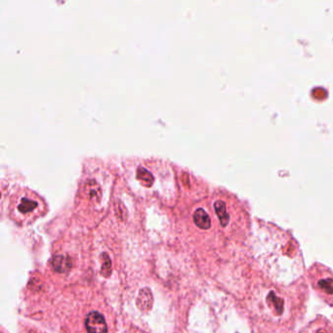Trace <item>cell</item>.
<instances>
[{"label": "cell", "mask_w": 333, "mask_h": 333, "mask_svg": "<svg viewBox=\"0 0 333 333\" xmlns=\"http://www.w3.org/2000/svg\"><path fill=\"white\" fill-rule=\"evenodd\" d=\"M85 327L88 333H107L108 327L103 315L98 312H91L85 320Z\"/></svg>", "instance_id": "1"}, {"label": "cell", "mask_w": 333, "mask_h": 333, "mask_svg": "<svg viewBox=\"0 0 333 333\" xmlns=\"http://www.w3.org/2000/svg\"><path fill=\"white\" fill-rule=\"evenodd\" d=\"M52 267L58 273H67L72 267V261L69 256L58 255L52 259Z\"/></svg>", "instance_id": "2"}, {"label": "cell", "mask_w": 333, "mask_h": 333, "mask_svg": "<svg viewBox=\"0 0 333 333\" xmlns=\"http://www.w3.org/2000/svg\"><path fill=\"white\" fill-rule=\"evenodd\" d=\"M193 222L199 229L202 230H208L211 227L210 217L207 212L202 208L196 209L193 213Z\"/></svg>", "instance_id": "3"}, {"label": "cell", "mask_w": 333, "mask_h": 333, "mask_svg": "<svg viewBox=\"0 0 333 333\" xmlns=\"http://www.w3.org/2000/svg\"><path fill=\"white\" fill-rule=\"evenodd\" d=\"M153 295L149 288H144L140 291L138 299H137V306L142 311H148L152 308L153 305Z\"/></svg>", "instance_id": "4"}, {"label": "cell", "mask_w": 333, "mask_h": 333, "mask_svg": "<svg viewBox=\"0 0 333 333\" xmlns=\"http://www.w3.org/2000/svg\"><path fill=\"white\" fill-rule=\"evenodd\" d=\"M267 303L268 306L270 308H273V310L275 311V313L279 316H282L284 314L285 311V301L284 299L278 297L274 291H271L268 295H267Z\"/></svg>", "instance_id": "5"}, {"label": "cell", "mask_w": 333, "mask_h": 333, "mask_svg": "<svg viewBox=\"0 0 333 333\" xmlns=\"http://www.w3.org/2000/svg\"><path fill=\"white\" fill-rule=\"evenodd\" d=\"M215 212L220 220L222 227H227L230 222V215L227 211V205L223 200H217L214 203Z\"/></svg>", "instance_id": "6"}, {"label": "cell", "mask_w": 333, "mask_h": 333, "mask_svg": "<svg viewBox=\"0 0 333 333\" xmlns=\"http://www.w3.org/2000/svg\"><path fill=\"white\" fill-rule=\"evenodd\" d=\"M38 204L36 201L30 199V198H27V197H24L21 199L17 209L18 211L23 214V215H27V214H30L31 212H33L36 208H37Z\"/></svg>", "instance_id": "7"}, {"label": "cell", "mask_w": 333, "mask_h": 333, "mask_svg": "<svg viewBox=\"0 0 333 333\" xmlns=\"http://www.w3.org/2000/svg\"><path fill=\"white\" fill-rule=\"evenodd\" d=\"M137 177L138 179H140L146 186H152L154 183V177L153 175L144 167H140L138 169V173H137Z\"/></svg>", "instance_id": "8"}, {"label": "cell", "mask_w": 333, "mask_h": 333, "mask_svg": "<svg viewBox=\"0 0 333 333\" xmlns=\"http://www.w3.org/2000/svg\"><path fill=\"white\" fill-rule=\"evenodd\" d=\"M318 287L325 293L329 295H333V279L328 278L323 279L318 282Z\"/></svg>", "instance_id": "9"}, {"label": "cell", "mask_w": 333, "mask_h": 333, "mask_svg": "<svg viewBox=\"0 0 333 333\" xmlns=\"http://www.w3.org/2000/svg\"><path fill=\"white\" fill-rule=\"evenodd\" d=\"M103 260H104V264L102 266V270L101 273L104 277L108 278L111 275V269H112V262L110 257L108 256L107 253L103 254Z\"/></svg>", "instance_id": "10"}, {"label": "cell", "mask_w": 333, "mask_h": 333, "mask_svg": "<svg viewBox=\"0 0 333 333\" xmlns=\"http://www.w3.org/2000/svg\"><path fill=\"white\" fill-rule=\"evenodd\" d=\"M317 333H329L326 330H324V329H321V330H319L318 332H317Z\"/></svg>", "instance_id": "11"}]
</instances>
